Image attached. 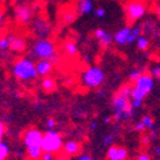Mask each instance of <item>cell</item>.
I'll list each match as a JSON object with an SVG mask.
<instances>
[{"label":"cell","instance_id":"cell-1","mask_svg":"<svg viewBox=\"0 0 160 160\" xmlns=\"http://www.w3.org/2000/svg\"><path fill=\"white\" fill-rule=\"evenodd\" d=\"M12 74L16 79L21 82H30L35 81L38 77L36 64L28 58H19L14 62L12 67Z\"/></svg>","mask_w":160,"mask_h":160},{"label":"cell","instance_id":"cell-2","mask_svg":"<svg viewBox=\"0 0 160 160\" xmlns=\"http://www.w3.org/2000/svg\"><path fill=\"white\" fill-rule=\"evenodd\" d=\"M32 54L38 60H51L52 63H57L58 55H57V48L55 44L49 38H38L35 41L32 46Z\"/></svg>","mask_w":160,"mask_h":160},{"label":"cell","instance_id":"cell-3","mask_svg":"<svg viewBox=\"0 0 160 160\" xmlns=\"http://www.w3.org/2000/svg\"><path fill=\"white\" fill-rule=\"evenodd\" d=\"M154 77L151 76V73H143L137 81L135 82L132 90V100H142L148 96L151 90L154 88Z\"/></svg>","mask_w":160,"mask_h":160},{"label":"cell","instance_id":"cell-4","mask_svg":"<svg viewBox=\"0 0 160 160\" xmlns=\"http://www.w3.org/2000/svg\"><path fill=\"white\" fill-rule=\"evenodd\" d=\"M113 108H114V118L118 122L121 121H127L132 117V102L129 101V98H126L121 94H115L113 98Z\"/></svg>","mask_w":160,"mask_h":160},{"label":"cell","instance_id":"cell-5","mask_svg":"<svg viewBox=\"0 0 160 160\" xmlns=\"http://www.w3.org/2000/svg\"><path fill=\"white\" fill-rule=\"evenodd\" d=\"M105 73L99 67H88L82 74V85L87 88H96L102 85Z\"/></svg>","mask_w":160,"mask_h":160},{"label":"cell","instance_id":"cell-6","mask_svg":"<svg viewBox=\"0 0 160 160\" xmlns=\"http://www.w3.org/2000/svg\"><path fill=\"white\" fill-rule=\"evenodd\" d=\"M64 146L63 143V138L59 133L54 129H49L42 138V143L41 148L44 150V152H50V154H55L58 152Z\"/></svg>","mask_w":160,"mask_h":160},{"label":"cell","instance_id":"cell-7","mask_svg":"<svg viewBox=\"0 0 160 160\" xmlns=\"http://www.w3.org/2000/svg\"><path fill=\"white\" fill-rule=\"evenodd\" d=\"M146 10H148V7H146L145 0H131L124 7V14L129 23H135L145 16Z\"/></svg>","mask_w":160,"mask_h":160},{"label":"cell","instance_id":"cell-8","mask_svg":"<svg viewBox=\"0 0 160 160\" xmlns=\"http://www.w3.org/2000/svg\"><path fill=\"white\" fill-rule=\"evenodd\" d=\"M33 18V8L30 4H18L14 9V19L21 26H27Z\"/></svg>","mask_w":160,"mask_h":160},{"label":"cell","instance_id":"cell-9","mask_svg":"<svg viewBox=\"0 0 160 160\" xmlns=\"http://www.w3.org/2000/svg\"><path fill=\"white\" fill-rule=\"evenodd\" d=\"M44 135L36 128H30L26 131L23 136V142L27 148H32V146H41L42 143Z\"/></svg>","mask_w":160,"mask_h":160},{"label":"cell","instance_id":"cell-10","mask_svg":"<svg viewBox=\"0 0 160 160\" xmlns=\"http://www.w3.org/2000/svg\"><path fill=\"white\" fill-rule=\"evenodd\" d=\"M8 40H9V50H12L13 52H23L27 49L26 38L19 35L10 33L8 35Z\"/></svg>","mask_w":160,"mask_h":160},{"label":"cell","instance_id":"cell-11","mask_svg":"<svg viewBox=\"0 0 160 160\" xmlns=\"http://www.w3.org/2000/svg\"><path fill=\"white\" fill-rule=\"evenodd\" d=\"M32 30L36 33V36H38V38H46V36L50 33L51 27L45 19L37 18L32 24Z\"/></svg>","mask_w":160,"mask_h":160},{"label":"cell","instance_id":"cell-12","mask_svg":"<svg viewBox=\"0 0 160 160\" xmlns=\"http://www.w3.org/2000/svg\"><path fill=\"white\" fill-rule=\"evenodd\" d=\"M94 36L99 41L100 46H102V48H108L114 40V36H112V33H109L108 31H105L104 28H96L94 31Z\"/></svg>","mask_w":160,"mask_h":160},{"label":"cell","instance_id":"cell-13","mask_svg":"<svg viewBox=\"0 0 160 160\" xmlns=\"http://www.w3.org/2000/svg\"><path fill=\"white\" fill-rule=\"evenodd\" d=\"M109 160H126L128 158V151L124 148H119V146H110L106 152Z\"/></svg>","mask_w":160,"mask_h":160},{"label":"cell","instance_id":"cell-14","mask_svg":"<svg viewBox=\"0 0 160 160\" xmlns=\"http://www.w3.org/2000/svg\"><path fill=\"white\" fill-rule=\"evenodd\" d=\"M52 63L51 60H46V59H42V60H38L36 63V69H37V73H38V77H48L51 71H52Z\"/></svg>","mask_w":160,"mask_h":160},{"label":"cell","instance_id":"cell-15","mask_svg":"<svg viewBox=\"0 0 160 160\" xmlns=\"http://www.w3.org/2000/svg\"><path fill=\"white\" fill-rule=\"evenodd\" d=\"M132 32V28L131 27H123L119 31L115 32L114 35V42H117L118 45H126L128 44V37Z\"/></svg>","mask_w":160,"mask_h":160},{"label":"cell","instance_id":"cell-16","mask_svg":"<svg viewBox=\"0 0 160 160\" xmlns=\"http://www.w3.org/2000/svg\"><path fill=\"white\" fill-rule=\"evenodd\" d=\"M76 9H77V12H78L79 16L88 14V13H91L92 9H94L92 0H79V2H77Z\"/></svg>","mask_w":160,"mask_h":160},{"label":"cell","instance_id":"cell-17","mask_svg":"<svg viewBox=\"0 0 160 160\" xmlns=\"http://www.w3.org/2000/svg\"><path fill=\"white\" fill-rule=\"evenodd\" d=\"M63 149H64V151H65L67 155L73 156V155H77L79 151H81V143H78L77 141L71 140V141H67L64 143Z\"/></svg>","mask_w":160,"mask_h":160},{"label":"cell","instance_id":"cell-18","mask_svg":"<svg viewBox=\"0 0 160 160\" xmlns=\"http://www.w3.org/2000/svg\"><path fill=\"white\" fill-rule=\"evenodd\" d=\"M78 16V12L77 9L74 8H68V9H65L63 13H62V21L65 23V24H71L76 21Z\"/></svg>","mask_w":160,"mask_h":160},{"label":"cell","instance_id":"cell-19","mask_svg":"<svg viewBox=\"0 0 160 160\" xmlns=\"http://www.w3.org/2000/svg\"><path fill=\"white\" fill-rule=\"evenodd\" d=\"M41 87H42V90L46 91V92H52V91L55 90V87H57L54 78H51L50 76L44 77L42 81H41Z\"/></svg>","mask_w":160,"mask_h":160},{"label":"cell","instance_id":"cell-20","mask_svg":"<svg viewBox=\"0 0 160 160\" xmlns=\"http://www.w3.org/2000/svg\"><path fill=\"white\" fill-rule=\"evenodd\" d=\"M64 52L67 55H69V57H74V55H77V52H78V46H77V44L74 42V41H65V44H64Z\"/></svg>","mask_w":160,"mask_h":160},{"label":"cell","instance_id":"cell-21","mask_svg":"<svg viewBox=\"0 0 160 160\" xmlns=\"http://www.w3.org/2000/svg\"><path fill=\"white\" fill-rule=\"evenodd\" d=\"M27 152H28V158L32 160H38L42 156V148L41 146H32V148H27Z\"/></svg>","mask_w":160,"mask_h":160},{"label":"cell","instance_id":"cell-22","mask_svg":"<svg viewBox=\"0 0 160 160\" xmlns=\"http://www.w3.org/2000/svg\"><path fill=\"white\" fill-rule=\"evenodd\" d=\"M136 42H137V48H138V50H141V51H145V50H148V49H149V40L146 38L145 36H140Z\"/></svg>","mask_w":160,"mask_h":160},{"label":"cell","instance_id":"cell-23","mask_svg":"<svg viewBox=\"0 0 160 160\" xmlns=\"http://www.w3.org/2000/svg\"><path fill=\"white\" fill-rule=\"evenodd\" d=\"M145 71H146V68H140V69H135V71H132L131 72V74H129V81L131 82H133L135 83L137 79L145 73Z\"/></svg>","mask_w":160,"mask_h":160},{"label":"cell","instance_id":"cell-24","mask_svg":"<svg viewBox=\"0 0 160 160\" xmlns=\"http://www.w3.org/2000/svg\"><path fill=\"white\" fill-rule=\"evenodd\" d=\"M141 27H135V28H132V32L128 37V44H132V42H135L138 40V37L141 36Z\"/></svg>","mask_w":160,"mask_h":160},{"label":"cell","instance_id":"cell-25","mask_svg":"<svg viewBox=\"0 0 160 160\" xmlns=\"http://www.w3.org/2000/svg\"><path fill=\"white\" fill-rule=\"evenodd\" d=\"M8 154H9L8 145L4 141H2V142H0V160H5L7 156H8Z\"/></svg>","mask_w":160,"mask_h":160},{"label":"cell","instance_id":"cell-26","mask_svg":"<svg viewBox=\"0 0 160 160\" xmlns=\"http://www.w3.org/2000/svg\"><path fill=\"white\" fill-rule=\"evenodd\" d=\"M141 121L143 122V124L146 126V128H149V129H154V121H152V118L150 115H145Z\"/></svg>","mask_w":160,"mask_h":160},{"label":"cell","instance_id":"cell-27","mask_svg":"<svg viewBox=\"0 0 160 160\" xmlns=\"http://www.w3.org/2000/svg\"><path fill=\"white\" fill-rule=\"evenodd\" d=\"M0 49H2V51L9 50V40H8V36H2V38H0Z\"/></svg>","mask_w":160,"mask_h":160},{"label":"cell","instance_id":"cell-28","mask_svg":"<svg viewBox=\"0 0 160 160\" xmlns=\"http://www.w3.org/2000/svg\"><path fill=\"white\" fill-rule=\"evenodd\" d=\"M150 73H151V76L155 79H159V81H160V64L156 65V67H154V68L150 71Z\"/></svg>","mask_w":160,"mask_h":160},{"label":"cell","instance_id":"cell-29","mask_svg":"<svg viewBox=\"0 0 160 160\" xmlns=\"http://www.w3.org/2000/svg\"><path fill=\"white\" fill-rule=\"evenodd\" d=\"M114 142V136L113 135H106L105 137H104V140H102V143L104 145H106V146H112V143Z\"/></svg>","mask_w":160,"mask_h":160},{"label":"cell","instance_id":"cell-30","mask_svg":"<svg viewBox=\"0 0 160 160\" xmlns=\"http://www.w3.org/2000/svg\"><path fill=\"white\" fill-rule=\"evenodd\" d=\"M146 129V126L143 124V122L141 121V122H137L136 124H135V131H137V132H143Z\"/></svg>","mask_w":160,"mask_h":160},{"label":"cell","instance_id":"cell-31","mask_svg":"<svg viewBox=\"0 0 160 160\" xmlns=\"http://www.w3.org/2000/svg\"><path fill=\"white\" fill-rule=\"evenodd\" d=\"M57 126V122H55V119H52V118H49L48 121H46V127L49 128V129H52Z\"/></svg>","mask_w":160,"mask_h":160},{"label":"cell","instance_id":"cell-32","mask_svg":"<svg viewBox=\"0 0 160 160\" xmlns=\"http://www.w3.org/2000/svg\"><path fill=\"white\" fill-rule=\"evenodd\" d=\"M95 16H96L98 18H102V17L105 16V9H104V8H98V9H95Z\"/></svg>","mask_w":160,"mask_h":160},{"label":"cell","instance_id":"cell-33","mask_svg":"<svg viewBox=\"0 0 160 160\" xmlns=\"http://www.w3.org/2000/svg\"><path fill=\"white\" fill-rule=\"evenodd\" d=\"M132 106L133 109H138L142 106V100H132Z\"/></svg>","mask_w":160,"mask_h":160},{"label":"cell","instance_id":"cell-34","mask_svg":"<svg viewBox=\"0 0 160 160\" xmlns=\"http://www.w3.org/2000/svg\"><path fill=\"white\" fill-rule=\"evenodd\" d=\"M42 160H54V158H52V154L50 152H44L42 156H41Z\"/></svg>","mask_w":160,"mask_h":160},{"label":"cell","instance_id":"cell-35","mask_svg":"<svg viewBox=\"0 0 160 160\" xmlns=\"http://www.w3.org/2000/svg\"><path fill=\"white\" fill-rule=\"evenodd\" d=\"M5 135V126H4V122L0 123V137H4Z\"/></svg>","mask_w":160,"mask_h":160},{"label":"cell","instance_id":"cell-36","mask_svg":"<svg viewBox=\"0 0 160 160\" xmlns=\"http://www.w3.org/2000/svg\"><path fill=\"white\" fill-rule=\"evenodd\" d=\"M137 160H151V158H150L148 154H141V155L137 158Z\"/></svg>","mask_w":160,"mask_h":160},{"label":"cell","instance_id":"cell-37","mask_svg":"<svg viewBox=\"0 0 160 160\" xmlns=\"http://www.w3.org/2000/svg\"><path fill=\"white\" fill-rule=\"evenodd\" d=\"M77 160H92V158L88 155H81V156H78Z\"/></svg>","mask_w":160,"mask_h":160},{"label":"cell","instance_id":"cell-38","mask_svg":"<svg viewBox=\"0 0 160 160\" xmlns=\"http://www.w3.org/2000/svg\"><path fill=\"white\" fill-rule=\"evenodd\" d=\"M156 136H158V131H156V129H152V131H151V136H150V137L155 138Z\"/></svg>","mask_w":160,"mask_h":160},{"label":"cell","instance_id":"cell-39","mask_svg":"<svg viewBox=\"0 0 160 160\" xmlns=\"http://www.w3.org/2000/svg\"><path fill=\"white\" fill-rule=\"evenodd\" d=\"M96 127H98V124H96V122H92L91 124H90V128L94 131V129H96Z\"/></svg>","mask_w":160,"mask_h":160},{"label":"cell","instance_id":"cell-40","mask_svg":"<svg viewBox=\"0 0 160 160\" xmlns=\"http://www.w3.org/2000/svg\"><path fill=\"white\" fill-rule=\"evenodd\" d=\"M110 121H112V118H110V117H105V118H104V123H106V124L110 123Z\"/></svg>","mask_w":160,"mask_h":160},{"label":"cell","instance_id":"cell-41","mask_svg":"<svg viewBox=\"0 0 160 160\" xmlns=\"http://www.w3.org/2000/svg\"><path fill=\"white\" fill-rule=\"evenodd\" d=\"M156 14H158V18H159V21H160V4L158 5V9H156Z\"/></svg>","mask_w":160,"mask_h":160},{"label":"cell","instance_id":"cell-42","mask_svg":"<svg viewBox=\"0 0 160 160\" xmlns=\"http://www.w3.org/2000/svg\"><path fill=\"white\" fill-rule=\"evenodd\" d=\"M155 154L156 155H160V146H158V148L155 149Z\"/></svg>","mask_w":160,"mask_h":160},{"label":"cell","instance_id":"cell-43","mask_svg":"<svg viewBox=\"0 0 160 160\" xmlns=\"http://www.w3.org/2000/svg\"><path fill=\"white\" fill-rule=\"evenodd\" d=\"M85 60H86V63H90V62H91V57L86 55V57H85Z\"/></svg>","mask_w":160,"mask_h":160},{"label":"cell","instance_id":"cell-44","mask_svg":"<svg viewBox=\"0 0 160 160\" xmlns=\"http://www.w3.org/2000/svg\"><path fill=\"white\" fill-rule=\"evenodd\" d=\"M149 140H150L149 137H145V138H143V142H145V143H148V142H149Z\"/></svg>","mask_w":160,"mask_h":160},{"label":"cell","instance_id":"cell-45","mask_svg":"<svg viewBox=\"0 0 160 160\" xmlns=\"http://www.w3.org/2000/svg\"><path fill=\"white\" fill-rule=\"evenodd\" d=\"M71 2H79V0H71Z\"/></svg>","mask_w":160,"mask_h":160},{"label":"cell","instance_id":"cell-46","mask_svg":"<svg viewBox=\"0 0 160 160\" xmlns=\"http://www.w3.org/2000/svg\"><path fill=\"white\" fill-rule=\"evenodd\" d=\"M38 160H42V159H41V158H40V159H38Z\"/></svg>","mask_w":160,"mask_h":160},{"label":"cell","instance_id":"cell-47","mask_svg":"<svg viewBox=\"0 0 160 160\" xmlns=\"http://www.w3.org/2000/svg\"><path fill=\"white\" fill-rule=\"evenodd\" d=\"M33 2H37V0H33Z\"/></svg>","mask_w":160,"mask_h":160}]
</instances>
